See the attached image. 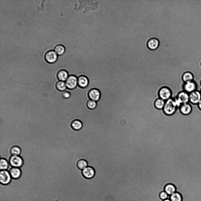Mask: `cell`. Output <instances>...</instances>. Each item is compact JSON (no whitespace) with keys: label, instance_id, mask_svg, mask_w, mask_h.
Returning a JSON list of instances; mask_svg holds the SVG:
<instances>
[{"label":"cell","instance_id":"13","mask_svg":"<svg viewBox=\"0 0 201 201\" xmlns=\"http://www.w3.org/2000/svg\"><path fill=\"white\" fill-rule=\"evenodd\" d=\"M88 96L90 99L97 102L100 98L101 93L98 89H93L89 91Z\"/></svg>","mask_w":201,"mask_h":201},{"label":"cell","instance_id":"7","mask_svg":"<svg viewBox=\"0 0 201 201\" xmlns=\"http://www.w3.org/2000/svg\"><path fill=\"white\" fill-rule=\"evenodd\" d=\"M189 103L193 104H197L201 100L200 91L197 90L189 94Z\"/></svg>","mask_w":201,"mask_h":201},{"label":"cell","instance_id":"17","mask_svg":"<svg viewBox=\"0 0 201 201\" xmlns=\"http://www.w3.org/2000/svg\"><path fill=\"white\" fill-rule=\"evenodd\" d=\"M194 77L193 74L189 71L183 72L182 76V79L184 83L193 81Z\"/></svg>","mask_w":201,"mask_h":201},{"label":"cell","instance_id":"8","mask_svg":"<svg viewBox=\"0 0 201 201\" xmlns=\"http://www.w3.org/2000/svg\"><path fill=\"white\" fill-rule=\"evenodd\" d=\"M58 59V55L54 50H49L46 52L44 55V59L47 63L52 64L55 62Z\"/></svg>","mask_w":201,"mask_h":201},{"label":"cell","instance_id":"9","mask_svg":"<svg viewBox=\"0 0 201 201\" xmlns=\"http://www.w3.org/2000/svg\"><path fill=\"white\" fill-rule=\"evenodd\" d=\"M197 85L194 80L184 83L182 87L183 91L189 94L197 90Z\"/></svg>","mask_w":201,"mask_h":201},{"label":"cell","instance_id":"31","mask_svg":"<svg viewBox=\"0 0 201 201\" xmlns=\"http://www.w3.org/2000/svg\"><path fill=\"white\" fill-rule=\"evenodd\" d=\"M163 201H171L170 199L169 198H167L166 199L163 200Z\"/></svg>","mask_w":201,"mask_h":201},{"label":"cell","instance_id":"28","mask_svg":"<svg viewBox=\"0 0 201 201\" xmlns=\"http://www.w3.org/2000/svg\"><path fill=\"white\" fill-rule=\"evenodd\" d=\"M71 96L70 93L67 90L62 91L61 92V96L64 99H68Z\"/></svg>","mask_w":201,"mask_h":201},{"label":"cell","instance_id":"12","mask_svg":"<svg viewBox=\"0 0 201 201\" xmlns=\"http://www.w3.org/2000/svg\"><path fill=\"white\" fill-rule=\"evenodd\" d=\"M179 111L183 115L190 114L192 110V107L190 103L183 104L178 108Z\"/></svg>","mask_w":201,"mask_h":201},{"label":"cell","instance_id":"29","mask_svg":"<svg viewBox=\"0 0 201 201\" xmlns=\"http://www.w3.org/2000/svg\"><path fill=\"white\" fill-rule=\"evenodd\" d=\"M170 196L167 194L165 191L161 192L160 195V198L164 200L167 198L170 199Z\"/></svg>","mask_w":201,"mask_h":201},{"label":"cell","instance_id":"34","mask_svg":"<svg viewBox=\"0 0 201 201\" xmlns=\"http://www.w3.org/2000/svg\"></svg>","mask_w":201,"mask_h":201},{"label":"cell","instance_id":"27","mask_svg":"<svg viewBox=\"0 0 201 201\" xmlns=\"http://www.w3.org/2000/svg\"><path fill=\"white\" fill-rule=\"evenodd\" d=\"M87 107L90 109H94L97 107V102L92 100L90 99L89 100L87 104Z\"/></svg>","mask_w":201,"mask_h":201},{"label":"cell","instance_id":"19","mask_svg":"<svg viewBox=\"0 0 201 201\" xmlns=\"http://www.w3.org/2000/svg\"><path fill=\"white\" fill-rule=\"evenodd\" d=\"M176 191L175 186L172 184H168L165 187L164 191L169 196L175 192Z\"/></svg>","mask_w":201,"mask_h":201},{"label":"cell","instance_id":"26","mask_svg":"<svg viewBox=\"0 0 201 201\" xmlns=\"http://www.w3.org/2000/svg\"><path fill=\"white\" fill-rule=\"evenodd\" d=\"M171 201H182V197L179 193L175 192L170 196Z\"/></svg>","mask_w":201,"mask_h":201},{"label":"cell","instance_id":"1","mask_svg":"<svg viewBox=\"0 0 201 201\" xmlns=\"http://www.w3.org/2000/svg\"><path fill=\"white\" fill-rule=\"evenodd\" d=\"M178 108L174 99L171 98L165 101L163 110L166 115L171 116L175 113Z\"/></svg>","mask_w":201,"mask_h":201},{"label":"cell","instance_id":"15","mask_svg":"<svg viewBox=\"0 0 201 201\" xmlns=\"http://www.w3.org/2000/svg\"><path fill=\"white\" fill-rule=\"evenodd\" d=\"M89 81L87 77L84 75L80 76L78 78V85L82 88H85L88 86Z\"/></svg>","mask_w":201,"mask_h":201},{"label":"cell","instance_id":"22","mask_svg":"<svg viewBox=\"0 0 201 201\" xmlns=\"http://www.w3.org/2000/svg\"><path fill=\"white\" fill-rule=\"evenodd\" d=\"M54 50L57 55H62L65 52V48L64 46L62 44L56 45L54 48Z\"/></svg>","mask_w":201,"mask_h":201},{"label":"cell","instance_id":"24","mask_svg":"<svg viewBox=\"0 0 201 201\" xmlns=\"http://www.w3.org/2000/svg\"><path fill=\"white\" fill-rule=\"evenodd\" d=\"M9 163L5 159L1 158L0 160V169L1 170H7L9 167Z\"/></svg>","mask_w":201,"mask_h":201},{"label":"cell","instance_id":"6","mask_svg":"<svg viewBox=\"0 0 201 201\" xmlns=\"http://www.w3.org/2000/svg\"><path fill=\"white\" fill-rule=\"evenodd\" d=\"M65 82L67 89H73L78 85V78L73 75L69 76Z\"/></svg>","mask_w":201,"mask_h":201},{"label":"cell","instance_id":"20","mask_svg":"<svg viewBox=\"0 0 201 201\" xmlns=\"http://www.w3.org/2000/svg\"><path fill=\"white\" fill-rule=\"evenodd\" d=\"M71 126L74 130L78 131L80 130L83 127V124L81 121L76 119L74 120L71 123Z\"/></svg>","mask_w":201,"mask_h":201},{"label":"cell","instance_id":"14","mask_svg":"<svg viewBox=\"0 0 201 201\" xmlns=\"http://www.w3.org/2000/svg\"><path fill=\"white\" fill-rule=\"evenodd\" d=\"M12 178L16 180L19 178L21 175V171L19 168L11 167L8 170Z\"/></svg>","mask_w":201,"mask_h":201},{"label":"cell","instance_id":"16","mask_svg":"<svg viewBox=\"0 0 201 201\" xmlns=\"http://www.w3.org/2000/svg\"><path fill=\"white\" fill-rule=\"evenodd\" d=\"M57 76L59 81L65 82L69 77V75L66 70L61 69L57 72Z\"/></svg>","mask_w":201,"mask_h":201},{"label":"cell","instance_id":"11","mask_svg":"<svg viewBox=\"0 0 201 201\" xmlns=\"http://www.w3.org/2000/svg\"><path fill=\"white\" fill-rule=\"evenodd\" d=\"M82 173L84 177L87 179H90L94 177L95 171L93 167L88 166L82 171Z\"/></svg>","mask_w":201,"mask_h":201},{"label":"cell","instance_id":"3","mask_svg":"<svg viewBox=\"0 0 201 201\" xmlns=\"http://www.w3.org/2000/svg\"><path fill=\"white\" fill-rule=\"evenodd\" d=\"M158 95L159 98L166 101L172 98V92L169 88L167 87H163L159 90Z\"/></svg>","mask_w":201,"mask_h":201},{"label":"cell","instance_id":"5","mask_svg":"<svg viewBox=\"0 0 201 201\" xmlns=\"http://www.w3.org/2000/svg\"><path fill=\"white\" fill-rule=\"evenodd\" d=\"M11 177L9 172L7 170H1L0 172V182L1 184L6 185L10 182Z\"/></svg>","mask_w":201,"mask_h":201},{"label":"cell","instance_id":"30","mask_svg":"<svg viewBox=\"0 0 201 201\" xmlns=\"http://www.w3.org/2000/svg\"><path fill=\"white\" fill-rule=\"evenodd\" d=\"M198 108L201 110V100L197 104Z\"/></svg>","mask_w":201,"mask_h":201},{"label":"cell","instance_id":"32","mask_svg":"<svg viewBox=\"0 0 201 201\" xmlns=\"http://www.w3.org/2000/svg\"><path fill=\"white\" fill-rule=\"evenodd\" d=\"M200 84H201V81H200Z\"/></svg>","mask_w":201,"mask_h":201},{"label":"cell","instance_id":"21","mask_svg":"<svg viewBox=\"0 0 201 201\" xmlns=\"http://www.w3.org/2000/svg\"><path fill=\"white\" fill-rule=\"evenodd\" d=\"M165 101L159 98L156 99L154 102V106L159 110L163 109L165 104Z\"/></svg>","mask_w":201,"mask_h":201},{"label":"cell","instance_id":"4","mask_svg":"<svg viewBox=\"0 0 201 201\" xmlns=\"http://www.w3.org/2000/svg\"><path fill=\"white\" fill-rule=\"evenodd\" d=\"M9 165L13 167H21L23 165L24 161L20 156H11L9 160Z\"/></svg>","mask_w":201,"mask_h":201},{"label":"cell","instance_id":"18","mask_svg":"<svg viewBox=\"0 0 201 201\" xmlns=\"http://www.w3.org/2000/svg\"><path fill=\"white\" fill-rule=\"evenodd\" d=\"M9 152L11 156H19L21 153V148L17 145H13L10 147Z\"/></svg>","mask_w":201,"mask_h":201},{"label":"cell","instance_id":"25","mask_svg":"<svg viewBox=\"0 0 201 201\" xmlns=\"http://www.w3.org/2000/svg\"><path fill=\"white\" fill-rule=\"evenodd\" d=\"M56 87L57 90L61 92L65 90L67 88L65 82L60 81L57 82Z\"/></svg>","mask_w":201,"mask_h":201},{"label":"cell","instance_id":"2","mask_svg":"<svg viewBox=\"0 0 201 201\" xmlns=\"http://www.w3.org/2000/svg\"><path fill=\"white\" fill-rule=\"evenodd\" d=\"M174 99L179 108L182 104L189 103V94L184 91H181L178 93L176 98Z\"/></svg>","mask_w":201,"mask_h":201},{"label":"cell","instance_id":"33","mask_svg":"<svg viewBox=\"0 0 201 201\" xmlns=\"http://www.w3.org/2000/svg\"><path fill=\"white\" fill-rule=\"evenodd\" d=\"M200 92L201 94V91H200Z\"/></svg>","mask_w":201,"mask_h":201},{"label":"cell","instance_id":"23","mask_svg":"<svg viewBox=\"0 0 201 201\" xmlns=\"http://www.w3.org/2000/svg\"><path fill=\"white\" fill-rule=\"evenodd\" d=\"M77 166L79 169L82 170L88 166V162L84 159H80L77 162Z\"/></svg>","mask_w":201,"mask_h":201},{"label":"cell","instance_id":"10","mask_svg":"<svg viewBox=\"0 0 201 201\" xmlns=\"http://www.w3.org/2000/svg\"><path fill=\"white\" fill-rule=\"evenodd\" d=\"M160 44L159 39L156 37H152L149 39L147 42V46L150 50H154L159 47Z\"/></svg>","mask_w":201,"mask_h":201}]
</instances>
